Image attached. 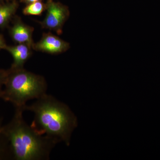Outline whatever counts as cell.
<instances>
[{
	"label": "cell",
	"mask_w": 160,
	"mask_h": 160,
	"mask_svg": "<svg viewBox=\"0 0 160 160\" xmlns=\"http://www.w3.org/2000/svg\"><path fill=\"white\" fill-rule=\"evenodd\" d=\"M24 110L34 114L30 125L38 132L56 144L63 142L69 146L72 132L78 127V121L66 104L46 93L31 105H26Z\"/></svg>",
	"instance_id": "obj_1"
},
{
	"label": "cell",
	"mask_w": 160,
	"mask_h": 160,
	"mask_svg": "<svg viewBox=\"0 0 160 160\" xmlns=\"http://www.w3.org/2000/svg\"><path fill=\"white\" fill-rule=\"evenodd\" d=\"M13 118L1 128L9 145L11 157L16 160H48L57 145L26 122L22 109H15Z\"/></svg>",
	"instance_id": "obj_2"
},
{
	"label": "cell",
	"mask_w": 160,
	"mask_h": 160,
	"mask_svg": "<svg viewBox=\"0 0 160 160\" xmlns=\"http://www.w3.org/2000/svg\"><path fill=\"white\" fill-rule=\"evenodd\" d=\"M8 71L1 98L12 104L15 109L25 111L28 101L37 99L47 93V83L42 76L24 68Z\"/></svg>",
	"instance_id": "obj_3"
},
{
	"label": "cell",
	"mask_w": 160,
	"mask_h": 160,
	"mask_svg": "<svg viewBox=\"0 0 160 160\" xmlns=\"http://www.w3.org/2000/svg\"><path fill=\"white\" fill-rule=\"evenodd\" d=\"M45 5L47 12L46 18L41 22V26L61 34L63 26L69 17L68 7L53 0H47Z\"/></svg>",
	"instance_id": "obj_4"
},
{
	"label": "cell",
	"mask_w": 160,
	"mask_h": 160,
	"mask_svg": "<svg viewBox=\"0 0 160 160\" xmlns=\"http://www.w3.org/2000/svg\"><path fill=\"white\" fill-rule=\"evenodd\" d=\"M32 48L35 50L50 54H58L65 52L70 48L69 44L52 33L43 34L41 39Z\"/></svg>",
	"instance_id": "obj_5"
},
{
	"label": "cell",
	"mask_w": 160,
	"mask_h": 160,
	"mask_svg": "<svg viewBox=\"0 0 160 160\" xmlns=\"http://www.w3.org/2000/svg\"><path fill=\"white\" fill-rule=\"evenodd\" d=\"M31 47L25 44H18L12 46H6L5 49L9 52L13 58V62L11 69L23 68L24 64L31 56Z\"/></svg>",
	"instance_id": "obj_6"
},
{
	"label": "cell",
	"mask_w": 160,
	"mask_h": 160,
	"mask_svg": "<svg viewBox=\"0 0 160 160\" xmlns=\"http://www.w3.org/2000/svg\"><path fill=\"white\" fill-rule=\"evenodd\" d=\"M33 31L32 27L18 21L11 28L10 33L12 39L17 43L27 44L32 48L34 44L32 39Z\"/></svg>",
	"instance_id": "obj_7"
},
{
	"label": "cell",
	"mask_w": 160,
	"mask_h": 160,
	"mask_svg": "<svg viewBox=\"0 0 160 160\" xmlns=\"http://www.w3.org/2000/svg\"><path fill=\"white\" fill-rule=\"evenodd\" d=\"M17 8L18 4L15 2L0 6V26H5L8 23Z\"/></svg>",
	"instance_id": "obj_8"
},
{
	"label": "cell",
	"mask_w": 160,
	"mask_h": 160,
	"mask_svg": "<svg viewBox=\"0 0 160 160\" xmlns=\"http://www.w3.org/2000/svg\"><path fill=\"white\" fill-rule=\"evenodd\" d=\"M46 9V5L42 2L28 4L23 9V13L26 15H39Z\"/></svg>",
	"instance_id": "obj_9"
},
{
	"label": "cell",
	"mask_w": 160,
	"mask_h": 160,
	"mask_svg": "<svg viewBox=\"0 0 160 160\" xmlns=\"http://www.w3.org/2000/svg\"><path fill=\"white\" fill-rule=\"evenodd\" d=\"M8 70L5 71L2 69H0V98L2 92V87L4 86L6 77L8 74Z\"/></svg>",
	"instance_id": "obj_10"
},
{
	"label": "cell",
	"mask_w": 160,
	"mask_h": 160,
	"mask_svg": "<svg viewBox=\"0 0 160 160\" xmlns=\"http://www.w3.org/2000/svg\"><path fill=\"white\" fill-rule=\"evenodd\" d=\"M6 45L5 43V41L2 36L0 35V49H5Z\"/></svg>",
	"instance_id": "obj_11"
},
{
	"label": "cell",
	"mask_w": 160,
	"mask_h": 160,
	"mask_svg": "<svg viewBox=\"0 0 160 160\" xmlns=\"http://www.w3.org/2000/svg\"><path fill=\"white\" fill-rule=\"evenodd\" d=\"M23 2L26 3L27 5L30 3L35 2H41L42 0H22Z\"/></svg>",
	"instance_id": "obj_12"
}]
</instances>
